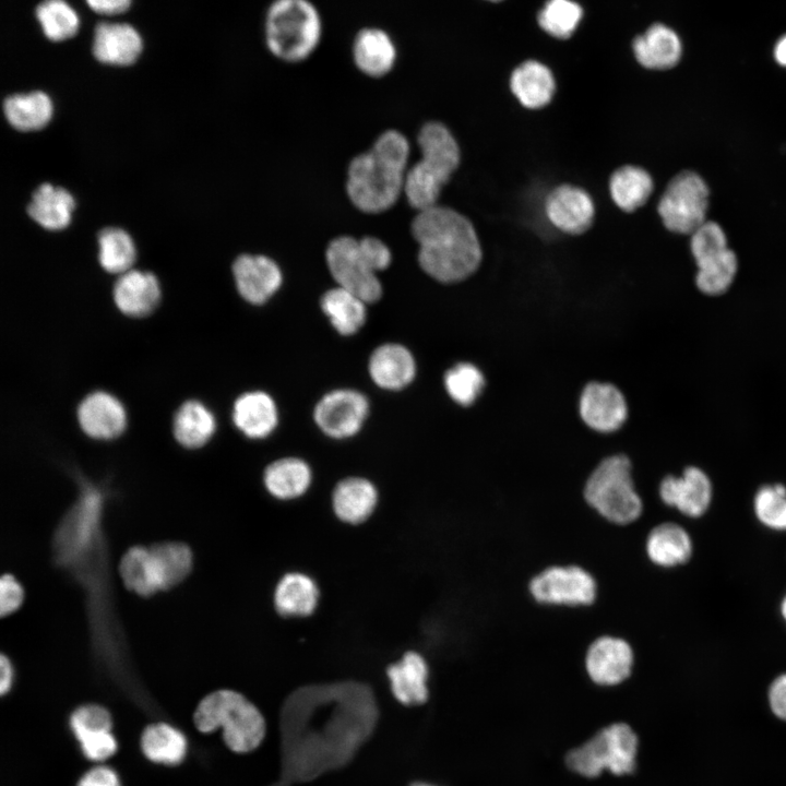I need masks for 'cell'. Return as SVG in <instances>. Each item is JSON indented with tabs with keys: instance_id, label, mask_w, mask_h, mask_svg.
<instances>
[{
	"instance_id": "obj_1",
	"label": "cell",
	"mask_w": 786,
	"mask_h": 786,
	"mask_svg": "<svg viewBox=\"0 0 786 786\" xmlns=\"http://www.w3.org/2000/svg\"><path fill=\"white\" fill-rule=\"evenodd\" d=\"M410 231L418 243L420 267L433 279L455 283L471 276L481 261L473 224L457 211L442 205L421 210Z\"/></svg>"
},
{
	"instance_id": "obj_2",
	"label": "cell",
	"mask_w": 786,
	"mask_h": 786,
	"mask_svg": "<svg viewBox=\"0 0 786 786\" xmlns=\"http://www.w3.org/2000/svg\"><path fill=\"white\" fill-rule=\"evenodd\" d=\"M409 152L407 138L398 130L389 129L368 151L350 160L345 187L356 209L377 214L396 203L404 193Z\"/></svg>"
},
{
	"instance_id": "obj_3",
	"label": "cell",
	"mask_w": 786,
	"mask_h": 786,
	"mask_svg": "<svg viewBox=\"0 0 786 786\" xmlns=\"http://www.w3.org/2000/svg\"><path fill=\"white\" fill-rule=\"evenodd\" d=\"M421 157L408 168L404 194L418 212L437 205L441 190L460 164L458 144L441 122L425 123L417 136Z\"/></svg>"
},
{
	"instance_id": "obj_4",
	"label": "cell",
	"mask_w": 786,
	"mask_h": 786,
	"mask_svg": "<svg viewBox=\"0 0 786 786\" xmlns=\"http://www.w3.org/2000/svg\"><path fill=\"white\" fill-rule=\"evenodd\" d=\"M633 463L624 453L605 456L587 477L583 496L588 507L608 523L626 526L644 513Z\"/></svg>"
},
{
	"instance_id": "obj_5",
	"label": "cell",
	"mask_w": 786,
	"mask_h": 786,
	"mask_svg": "<svg viewBox=\"0 0 786 786\" xmlns=\"http://www.w3.org/2000/svg\"><path fill=\"white\" fill-rule=\"evenodd\" d=\"M193 723L201 733H212L221 727L225 743L238 753L257 749L266 733L261 712L233 690H217L202 699L194 711Z\"/></svg>"
},
{
	"instance_id": "obj_6",
	"label": "cell",
	"mask_w": 786,
	"mask_h": 786,
	"mask_svg": "<svg viewBox=\"0 0 786 786\" xmlns=\"http://www.w3.org/2000/svg\"><path fill=\"white\" fill-rule=\"evenodd\" d=\"M265 43L276 58L287 62L307 59L322 36V20L307 0H277L265 14Z\"/></svg>"
},
{
	"instance_id": "obj_7",
	"label": "cell",
	"mask_w": 786,
	"mask_h": 786,
	"mask_svg": "<svg viewBox=\"0 0 786 786\" xmlns=\"http://www.w3.org/2000/svg\"><path fill=\"white\" fill-rule=\"evenodd\" d=\"M639 739L626 723L598 730L565 758L568 767L584 777H597L605 770L615 775L632 774L636 769Z\"/></svg>"
},
{
	"instance_id": "obj_8",
	"label": "cell",
	"mask_w": 786,
	"mask_h": 786,
	"mask_svg": "<svg viewBox=\"0 0 786 786\" xmlns=\"http://www.w3.org/2000/svg\"><path fill=\"white\" fill-rule=\"evenodd\" d=\"M367 249L364 237L338 236L327 245L325 260L338 287L372 303L381 298L382 285Z\"/></svg>"
},
{
	"instance_id": "obj_9",
	"label": "cell",
	"mask_w": 786,
	"mask_h": 786,
	"mask_svg": "<svg viewBox=\"0 0 786 786\" xmlns=\"http://www.w3.org/2000/svg\"><path fill=\"white\" fill-rule=\"evenodd\" d=\"M528 591L543 606L584 608L596 602L598 584L592 572L582 565L553 564L531 579Z\"/></svg>"
},
{
	"instance_id": "obj_10",
	"label": "cell",
	"mask_w": 786,
	"mask_h": 786,
	"mask_svg": "<svg viewBox=\"0 0 786 786\" xmlns=\"http://www.w3.org/2000/svg\"><path fill=\"white\" fill-rule=\"evenodd\" d=\"M710 190L703 177L682 170L671 178L663 192L657 212L667 229L692 234L706 221Z\"/></svg>"
},
{
	"instance_id": "obj_11",
	"label": "cell",
	"mask_w": 786,
	"mask_h": 786,
	"mask_svg": "<svg viewBox=\"0 0 786 786\" xmlns=\"http://www.w3.org/2000/svg\"><path fill=\"white\" fill-rule=\"evenodd\" d=\"M368 413L369 402L362 393L352 389H338L329 392L318 402L313 419L326 437L345 440L361 430Z\"/></svg>"
},
{
	"instance_id": "obj_12",
	"label": "cell",
	"mask_w": 786,
	"mask_h": 786,
	"mask_svg": "<svg viewBox=\"0 0 786 786\" xmlns=\"http://www.w3.org/2000/svg\"><path fill=\"white\" fill-rule=\"evenodd\" d=\"M636 653L624 638L604 634L594 639L584 656V671L596 684L612 687L624 682L633 674Z\"/></svg>"
},
{
	"instance_id": "obj_13",
	"label": "cell",
	"mask_w": 786,
	"mask_h": 786,
	"mask_svg": "<svg viewBox=\"0 0 786 786\" xmlns=\"http://www.w3.org/2000/svg\"><path fill=\"white\" fill-rule=\"evenodd\" d=\"M657 496L668 510H675L687 517H699L710 508L713 485L703 469L687 466L680 475H664L657 487Z\"/></svg>"
},
{
	"instance_id": "obj_14",
	"label": "cell",
	"mask_w": 786,
	"mask_h": 786,
	"mask_svg": "<svg viewBox=\"0 0 786 786\" xmlns=\"http://www.w3.org/2000/svg\"><path fill=\"white\" fill-rule=\"evenodd\" d=\"M580 417L595 433L612 434L622 428L628 418L624 396L612 384L588 383L580 398Z\"/></svg>"
},
{
	"instance_id": "obj_15",
	"label": "cell",
	"mask_w": 786,
	"mask_h": 786,
	"mask_svg": "<svg viewBox=\"0 0 786 786\" xmlns=\"http://www.w3.org/2000/svg\"><path fill=\"white\" fill-rule=\"evenodd\" d=\"M333 515L343 524L358 526L369 521L380 502L377 484L360 475L341 478L331 491Z\"/></svg>"
},
{
	"instance_id": "obj_16",
	"label": "cell",
	"mask_w": 786,
	"mask_h": 786,
	"mask_svg": "<svg viewBox=\"0 0 786 786\" xmlns=\"http://www.w3.org/2000/svg\"><path fill=\"white\" fill-rule=\"evenodd\" d=\"M320 600L319 583L311 574L301 570L283 573L272 592L275 612L286 619H305L312 616Z\"/></svg>"
},
{
	"instance_id": "obj_17",
	"label": "cell",
	"mask_w": 786,
	"mask_h": 786,
	"mask_svg": "<svg viewBox=\"0 0 786 786\" xmlns=\"http://www.w3.org/2000/svg\"><path fill=\"white\" fill-rule=\"evenodd\" d=\"M233 273L240 296L252 305L264 303L283 282L278 264L262 254L239 255L233 264Z\"/></svg>"
},
{
	"instance_id": "obj_18",
	"label": "cell",
	"mask_w": 786,
	"mask_h": 786,
	"mask_svg": "<svg viewBox=\"0 0 786 786\" xmlns=\"http://www.w3.org/2000/svg\"><path fill=\"white\" fill-rule=\"evenodd\" d=\"M314 474L311 465L299 456H283L270 462L262 474V485L267 495L281 502H291L305 497L311 489Z\"/></svg>"
},
{
	"instance_id": "obj_19",
	"label": "cell",
	"mask_w": 786,
	"mask_h": 786,
	"mask_svg": "<svg viewBox=\"0 0 786 786\" xmlns=\"http://www.w3.org/2000/svg\"><path fill=\"white\" fill-rule=\"evenodd\" d=\"M545 210L552 225L571 235H579L587 230L595 214L590 194L583 189L570 184H562L553 189L546 199Z\"/></svg>"
},
{
	"instance_id": "obj_20",
	"label": "cell",
	"mask_w": 786,
	"mask_h": 786,
	"mask_svg": "<svg viewBox=\"0 0 786 786\" xmlns=\"http://www.w3.org/2000/svg\"><path fill=\"white\" fill-rule=\"evenodd\" d=\"M644 550L652 565L660 570H670L690 560L693 545L689 532L682 525L666 520L648 531Z\"/></svg>"
},
{
	"instance_id": "obj_21",
	"label": "cell",
	"mask_w": 786,
	"mask_h": 786,
	"mask_svg": "<svg viewBox=\"0 0 786 786\" xmlns=\"http://www.w3.org/2000/svg\"><path fill=\"white\" fill-rule=\"evenodd\" d=\"M386 676L394 698L406 706L424 704L428 700L429 665L417 651L405 652L389 665Z\"/></svg>"
},
{
	"instance_id": "obj_22",
	"label": "cell",
	"mask_w": 786,
	"mask_h": 786,
	"mask_svg": "<svg viewBox=\"0 0 786 786\" xmlns=\"http://www.w3.org/2000/svg\"><path fill=\"white\" fill-rule=\"evenodd\" d=\"M78 418L83 431L95 439H112L126 427L123 406L105 392L87 395L79 406Z\"/></svg>"
},
{
	"instance_id": "obj_23",
	"label": "cell",
	"mask_w": 786,
	"mask_h": 786,
	"mask_svg": "<svg viewBox=\"0 0 786 786\" xmlns=\"http://www.w3.org/2000/svg\"><path fill=\"white\" fill-rule=\"evenodd\" d=\"M368 369L372 381L378 386L397 391L413 381L416 364L412 353L405 346L386 343L373 350Z\"/></svg>"
},
{
	"instance_id": "obj_24",
	"label": "cell",
	"mask_w": 786,
	"mask_h": 786,
	"mask_svg": "<svg viewBox=\"0 0 786 786\" xmlns=\"http://www.w3.org/2000/svg\"><path fill=\"white\" fill-rule=\"evenodd\" d=\"M632 47L638 62L647 69L672 68L682 55L679 35L663 23H654L643 34L636 36Z\"/></svg>"
},
{
	"instance_id": "obj_25",
	"label": "cell",
	"mask_w": 786,
	"mask_h": 786,
	"mask_svg": "<svg viewBox=\"0 0 786 786\" xmlns=\"http://www.w3.org/2000/svg\"><path fill=\"white\" fill-rule=\"evenodd\" d=\"M353 59L366 75L380 78L390 72L396 61V47L391 36L379 27L361 28L353 41Z\"/></svg>"
},
{
	"instance_id": "obj_26",
	"label": "cell",
	"mask_w": 786,
	"mask_h": 786,
	"mask_svg": "<svg viewBox=\"0 0 786 786\" xmlns=\"http://www.w3.org/2000/svg\"><path fill=\"white\" fill-rule=\"evenodd\" d=\"M233 420L246 437L253 440L265 439L278 425L277 406L265 392H248L235 402Z\"/></svg>"
},
{
	"instance_id": "obj_27",
	"label": "cell",
	"mask_w": 786,
	"mask_h": 786,
	"mask_svg": "<svg viewBox=\"0 0 786 786\" xmlns=\"http://www.w3.org/2000/svg\"><path fill=\"white\" fill-rule=\"evenodd\" d=\"M142 49L138 32L126 23H98L95 27L93 53L104 63L130 64Z\"/></svg>"
},
{
	"instance_id": "obj_28",
	"label": "cell",
	"mask_w": 786,
	"mask_h": 786,
	"mask_svg": "<svg viewBox=\"0 0 786 786\" xmlns=\"http://www.w3.org/2000/svg\"><path fill=\"white\" fill-rule=\"evenodd\" d=\"M159 297L157 278L144 271L130 270L121 274L114 288L117 307L131 317L148 314L157 306Z\"/></svg>"
},
{
	"instance_id": "obj_29",
	"label": "cell",
	"mask_w": 786,
	"mask_h": 786,
	"mask_svg": "<svg viewBox=\"0 0 786 786\" xmlns=\"http://www.w3.org/2000/svg\"><path fill=\"white\" fill-rule=\"evenodd\" d=\"M510 86L524 107L537 109L551 100L555 80L551 71L545 64L536 60H528L513 71Z\"/></svg>"
},
{
	"instance_id": "obj_30",
	"label": "cell",
	"mask_w": 786,
	"mask_h": 786,
	"mask_svg": "<svg viewBox=\"0 0 786 786\" xmlns=\"http://www.w3.org/2000/svg\"><path fill=\"white\" fill-rule=\"evenodd\" d=\"M73 207L74 200L67 190L43 183L34 191L27 212L44 228L58 230L68 226Z\"/></svg>"
},
{
	"instance_id": "obj_31",
	"label": "cell",
	"mask_w": 786,
	"mask_h": 786,
	"mask_svg": "<svg viewBox=\"0 0 786 786\" xmlns=\"http://www.w3.org/2000/svg\"><path fill=\"white\" fill-rule=\"evenodd\" d=\"M367 302L338 286L327 290L321 298V309L334 329L342 335L357 333L367 318Z\"/></svg>"
},
{
	"instance_id": "obj_32",
	"label": "cell",
	"mask_w": 786,
	"mask_h": 786,
	"mask_svg": "<svg viewBox=\"0 0 786 786\" xmlns=\"http://www.w3.org/2000/svg\"><path fill=\"white\" fill-rule=\"evenodd\" d=\"M609 187L615 203L626 212H633L647 201L654 183L644 168L626 165L611 175Z\"/></svg>"
},
{
	"instance_id": "obj_33",
	"label": "cell",
	"mask_w": 786,
	"mask_h": 786,
	"mask_svg": "<svg viewBox=\"0 0 786 786\" xmlns=\"http://www.w3.org/2000/svg\"><path fill=\"white\" fill-rule=\"evenodd\" d=\"M216 428L212 413L198 401H188L180 406L174 420L177 441L190 449L204 445Z\"/></svg>"
},
{
	"instance_id": "obj_34",
	"label": "cell",
	"mask_w": 786,
	"mask_h": 786,
	"mask_svg": "<svg viewBox=\"0 0 786 786\" xmlns=\"http://www.w3.org/2000/svg\"><path fill=\"white\" fill-rule=\"evenodd\" d=\"M3 111L11 126L29 131L43 128L50 120L52 105L45 93L32 92L5 98Z\"/></svg>"
},
{
	"instance_id": "obj_35",
	"label": "cell",
	"mask_w": 786,
	"mask_h": 786,
	"mask_svg": "<svg viewBox=\"0 0 786 786\" xmlns=\"http://www.w3.org/2000/svg\"><path fill=\"white\" fill-rule=\"evenodd\" d=\"M119 571L124 585L141 596L162 591L150 548H130L120 561Z\"/></svg>"
},
{
	"instance_id": "obj_36",
	"label": "cell",
	"mask_w": 786,
	"mask_h": 786,
	"mask_svg": "<svg viewBox=\"0 0 786 786\" xmlns=\"http://www.w3.org/2000/svg\"><path fill=\"white\" fill-rule=\"evenodd\" d=\"M160 588L168 590L179 584L190 573L192 553L188 546L178 541H166L150 547Z\"/></svg>"
},
{
	"instance_id": "obj_37",
	"label": "cell",
	"mask_w": 786,
	"mask_h": 786,
	"mask_svg": "<svg viewBox=\"0 0 786 786\" xmlns=\"http://www.w3.org/2000/svg\"><path fill=\"white\" fill-rule=\"evenodd\" d=\"M186 738L176 728L167 724H154L146 727L141 737L143 753L153 762L177 764L186 753Z\"/></svg>"
},
{
	"instance_id": "obj_38",
	"label": "cell",
	"mask_w": 786,
	"mask_h": 786,
	"mask_svg": "<svg viewBox=\"0 0 786 786\" xmlns=\"http://www.w3.org/2000/svg\"><path fill=\"white\" fill-rule=\"evenodd\" d=\"M695 284L708 296L724 294L733 284L738 270L736 253L730 249L696 263Z\"/></svg>"
},
{
	"instance_id": "obj_39",
	"label": "cell",
	"mask_w": 786,
	"mask_h": 786,
	"mask_svg": "<svg viewBox=\"0 0 786 786\" xmlns=\"http://www.w3.org/2000/svg\"><path fill=\"white\" fill-rule=\"evenodd\" d=\"M99 262L110 273L130 271L135 259V248L131 237L120 228H105L98 234Z\"/></svg>"
},
{
	"instance_id": "obj_40",
	"label": "cell",
	"mask_w": 786,
	"mask_h": 786,
	"mask_svg": "<svg viewBox=\"0 0 786 786\" xmlns=\"http://www.w3.org/2000/svg\"><path fill=\"white\" fill-rule=\"evenodd\" d=\"M36 15L45 35L51 40L69 38L78 31V15L64 1H45L37 7Z\"/></svg>"
},
{
	"instance_id": "obj_41",
	"label": "cell",
	"mask_w": 786,
	"mask_h": 786,
	"mask_svg": "<svg viewBox=\"0 0 786 786\" xmlns=\"http://www.w3.org/2000/svg\"><path fill=\"white\" fill-rule=\"evenodd\" d=\"M753 511L767 528L786 531V487L782 484L760 487L753 498Z\"/></svg>"
},
{
	"instance_id": "obj_42",
	"label": "cell",
	"mask_w": 786,
	"mask_h": 786,
	"mask_svg": "<svg viewBox=\"0 0 786 786\" xmlns=\"http://www.w3.org/2000/svg\"><path fill=\"white\" fill-rule=\"evenodd\" d=\"M583 15L582 8L572 1L552 0L538 14L540 27L548 34L565 39L576 29Z\"/></svg>"
},
{
	"instance_id": "obj_43",
	"label": "cell",
	"mask_w": 786,
	"mask_h": 786,
	"mask_svg": "<svg viewBox=\"0 0 786 786\" xmlns=\"http://www.w3.org/2000/svg\"><path fill=\"white\" fill-rule=\"evenodd\" d=\"M485 384L481 371L474 365L461 362L446 371L444 386L450 397L460 405L475 402Z\"/></svg>"
},
{
	"instance_id": "obj_44",
	"label": "cell",
	"mask_w": 786,
	"mask_h": 786,
	"mask_svg": "<svg viewBox=\"0 0 786 786\" xmlns=\"http://www.w3.org/2000/svg\"><path fill=\"white\" fill-rule=\"evenodd\" d=\"M690 236V250L695 263L729 248L723 227L714 221L706 219Z\"/></svg>"
},
{
	"instance_id": "obj_45",
	"label": "cell",
	"mask_w": 786,
	"mask_h": 786,
	"mask_svg": "<svg viewBox=\"0 0 786 786\" xmlns=\"http://www.w3.org/2000/svg\"><path fill=\"white\" fill-rule=\"evenodd\" d=\"M73 733H110L112 723L107 710L99 705H84L76 708L71 715Z\"/></svg>"
},
{
	"instance_id": "obj_46",
	"label": "cell",
	"mask_w": 786,
	"mask_h": 786,
	"mask_svg": "<svg viewBox=\"0 0 786 786\" xmlns=\"http://www.w3.org/2000/svg\"><path fill=\"white\" fill-rule=\"evenodd\" d=\"M74 735L80 741L84 754L91 760H105L111 757L117 749L116 740L108 731L76 733Z\"/></svg>"
},
{
	"instance_id": "obj_47",
	"label": "cell",
	"mask_w": 786,
	"mask_h": 786,
	"mask_svg": "<svg viewBox=\"0 0 786 786\" xmlns=\"http://www.w3.org/2000/svg\"><path fill=\"white\" fill-rule=\"evenodd\" d=\"M24 593L17 581L4 574L0 581V612L7 616L16 610L23 602Z\"/></svg>"
},
{
	"instance_id": "obj_48",
	"label": "cell",
	"mask_w": 786,
	"mask_h": 786,
	"mask_svg": "<svg viewBox=\"0 0 786 786\" xmlns=\"http://www.w3.org/2000/svg\"><path fill=\"white\" fill-rule=\"evenodd\" d=\"M767 701L773 715L786 722V672L778 675L771 682Z\"/></svg>"
},
{
	"instance_id": "obj_49",
	"label": "cell",
	"mask_w": 786,
	"mask_h": 786,
	"mask_svg": "<svg viewBox=\"0 0 786 786\" xmlns=\"http://www.w3.org/2000/svg\"><path fill=\"white\" fill-rule=\"evenodd\" d=\"M78 786H120L118 776L108 767H95L88 771Z\"/></svg>"
},
{
	"instance_id": "obj_50",
	"label": "cell",
	"mask_w": 786,
	"mask_h": 786,
	"mask_svg": "<svg viewBox=\"0 0 786 786\" xmlns=\"http://www.w3.org/2000/svg\"><path fill=\"white\" fill-rule=\"evenodd\" d=\"M87 4L103 14H117L126 11L131 4L128 0H88Z\"/></svg>"
},
{
	"instance_id": "obj_51",
	"label": "cell",
	"mask_w": 786,
	"mask_h": 786,
	"mask_svg": "<svg viewBox=\"0 0 786 786\" xmlns=\"http://www.w3.org/2000/svg\"><path fill=\"white\" fill-rule=\"evenodd\" d=\"M0 693L5 694L12 682V666L10 660L2 654L0 657Z\"/></svg>"
},
{
	"instance_id": "obj_52",
	"label": "cell",
	"mask_w": 786,
	"mask_h": 786,
	"mask_svg": "<svg viewBox=\"0 0 786 786\" xmlns=\"http://www.w3.org/2000/svg\"><path fill=\"white\" fill-rule=\"evenodd\" d=\"M773 55L776 62L786 67V34L777 39L774 46Z\"/></svg>"
},
{
	"instance_id": "obj_53",
	"label": "cell",
	"mask_w": 786,
	"mask_h": 786,
	"mask_svg": "<svg viewBox=\"0 0 786 786\" xmlns=\"http://www.w3.org/2000/svg\"><path fill=\"white\" fill-rule=\"evenodd\" d=\"M781 614H782L783 619L786 622V594L783 597L782 603H781Z\"/></svg>"
},
{
	"instance_id": "obj_54",
	"label": "cell",
	"mask_w": 786,
	"mask_h": 786,
	"mask_svg": "<svg viewBox=\"0 0 786 786\" xmlns=\"http://www.w3.org/2000/svg\"><path fill=\"white\" fill-rule=\"evenodd\" d=\"M412 786H434V785H431V784H427V783H421V782H418V783H414V784H412Z\"/></svg>"
}]
</instances>
